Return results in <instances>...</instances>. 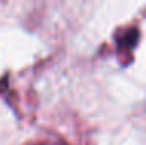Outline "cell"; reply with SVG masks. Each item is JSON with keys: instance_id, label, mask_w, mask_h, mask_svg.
<instances>
[{"instance_id": "obj_2", "label": "cell", "mask_w": 146, "mask_h": 145, "mask_svg": "<svg viewBox=\"0 0 146 145\" xmlns=\"http://www.w3.org/2000/svg\"><path fill=\"white\" fill-rule=\"evenodd\" d=\"M40 145H62V144H53V142H45V144H40Z\"/></svg>"}, {"instance_id": "obj_1", "label": "cell", "mask_w": 146, "mask_h": 145, "mask_svg": "<svg viewBox=\"0 0 146 145\" xmlns=\"http://www.w3.org/2000/svg\"><path fill=\"white\" fill-rule=\"evenodd\" d=\"M137 41H138V31L135 28H129L123 33V36L118 39V42L123 47H134L137 44Z\"/></svg>"}]
</instances>
